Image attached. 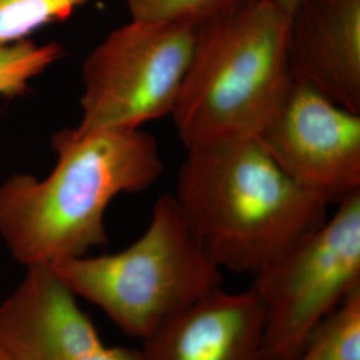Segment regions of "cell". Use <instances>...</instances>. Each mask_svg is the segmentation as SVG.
<instances>
[{
  "instance_id": "5b68a950",
  "label": "cell",
  "mask_w": 360,
  "mask_h": 360,
  "mask_svg": "<svg viewBox=\"0 0 360 360\" xmlns=\"http://www.w3.org/2000/svg\"><path fill=\"white\" fill-rule=\"evenodd\" d=\"M254 276L263 359L294 360L315 326L360 288V193Z\"/></svg>"
},
{
  "instance_id": "ba28073f",
  "label": "cell",
  "mask_w": 360,
  "mask_h": 360,
  "mask_svg": "<svg viewBox=\"0 0 360 360\" xmlns=\"http://www.w3.org/2000/svg\"><path fill=\"white\" fill-rule=\"evenodd\" d=\"M0 356L7 360H144L142 349L108 347L77 296L50 266H32L0 303Z\"/></svg>"
},
{
  "instance_id": "8fae6325",
  "label": "cell",
  "mask_w": 360,
  "mask_h": 360,
  "mask_svg": "<svg viewBox=\"0 0 360 360\" xmlns=\"http://www.w3.org/2000/svg\"><path fill=\"white\" fill-rule=\"evenodd\" d=\"M294 360H360V288L315 326Z\"/></svg>"
},
{
  "instance_id": "e0dca14e",
  "label": "cell",
  "mask_w": 360,
  "mask_h": 360,
  "mask_svg": "<svg viewBox=\"0 0 360 360\" xmlns=\"http://www.w3.org/2000/svg\"><path fill=\"white\" fill-rule=\"evenodd\" d=\"M263 360H266V359H263Z\"/></svg>"
},
{
  "instance_id": "4fadbf2b",
  "label": "cell",
  "mask_w": 360,
  "mask_h": 360,
  "mask_svg": "<svg viewBox=\"0 0 360 360\" xmlns=\"http://www.w3.org/2000/svg\"><path fill=\"white\" fill-rule=\"evenodd\" d=\"M63 53V47L56 41L38 44L30 39L0 47V99L27 94L31 82L55 65Z\"/></svg>"
},
{
  "instance_id": "30bf717a",
  "label": "cell",
  "mask_w": 360,
  "mask_h": 360,
  "mask_svg": "<svg viewBox=\"0 0 360 360\" xmlns=\"http://www.w3.org/2000/svg\"><path fill=\"white\" fill-rule=\"evenodd\" d=\"M143 342L144 360H263V309L252 288H218Z\"/></svg>"
},
{
  "instance_id": "8992f818",
  "label": "cell",
  "mask_w": 360,
  "mask_h": 360,
  "mask_svg": "<svg viewBox=\"0 0 360 360\" xmlns=\"http://www.w3.org/2000/svg\"><path fill=\"white\" fill-rule=\"evenodd\" d=\"M193 23L132 19L87 55L77 132L141 129L171 115L193 58Z\"/></svg>"
},
{
  "instance_id": "52a82bcc",
  "label": "cell",
  "mask_w": 360,
  "mask_h": 360,
  "mask_svg": "<svg viewBox=\"0 0 360 360\" xmlns=\"http://www.w3.org/2000/svg\"><path fill=\"white\" fill-rule=\"evenodd\" d=\"M255 139L288 178L327 206L360 193V114L307 86L292 82Z\"/></svg>"
},
{
  "instance_id": "7a4b0ae2",
  "label": "cell",
  "mask_w": 360,
  "mask_h": 360,
  "mask_svg": "<svg viewBox=\"0 0 360 360\" xmlns=\"http://www.w3.org/2000/svg\"><path fill=\"white\" fill-rule=\"evenodd\" d=\"M187 151L175 200L219 269L257 275L326 221L327 205L288 178L255 138Z\"/></svg>"
},
{
  "instance_id": "2e32d148",
  "label": "cell",
  "mask_w": 360,
  "mask_h": 360,
  "mask_svg": "<svg viewBox=\"0 0 360 360\" xmlns=\"http://www.w3.org/2000/svg\"><path fill=\"white\" fill-rule=\"evenodd\" d=\"M0 360H7V359H4V358H3V356H0Z\"/></svg>"
},
{
  "instance_id": "9a60e30c",
  "label": "cell",
  "mask_w": 360,
  "mask_h": 360,
  "mask_svg": "<svg viewBox=\"0 0 360 360\" xmlns=\"http://www.w3.org/2000/svg\"><path fill=\"white\" fill-rule=\"evenodd\" d=\"M271 3H274L276 7H279L283 13H291L294 10V7L296 6V3L299 0H270Z\"/></svg>"
},
{
  "instance_id": "277c9868",
  "label": "cell",
  "mask_w": 360,
  "mask_h": 360,
  "mask_svg": "<svg viewBox=\"0 0 360 360\" xmlns=\"http://www.w3.org/2000/svg\"><path fill=\"white\" fill-rule=\"evenodd\" d=\"M50 267L77 297L96 304L123 333L142 340L221 283L220 269L169 193L156 200L147 230L126 250L62 259Z\"/></svg>"
},
{
  "instance_id": "3957f363",
  "label": "cell",
  "mask_w": 360,
  "mask_h": 360,
  "mask_svg": "<svg viewBox=\"0 0 360 360\" xmlns=\"http://www.w3.org/2000/svg\"><path fill=\"white\" fill-rule=\"evenodd\" d=\"M288 15L247 0L196 26L193 58L171 116L186 148L257 138L292 86Z\"/></svg>"
},
{
  "instance_id": "7c38bea8",
  "label": "cell",
  "mask_w": 360,
  "mask_h": 360,
  "mask_svg": "<svg viewBox=\"0 0 360 360\" xmlns=\"http://www.w3.org/2000/svg\"><path fill=\"white\" fill-rule=\"evenodd\" d=\"M89 0H0V47L28 40L38 30L65 22Z\"/></svg>"
},
{
  "instance_id": "9c48e42d",
  "label": "cell",
  "mask_w": 360,
  "mask_h": 360,
  "mask_svg": "<svg viewBox=\"0 0 360 360\" xmlns=\"http://www.w3.org/2000/svg\"><path fill=\"white\" fill-rule=\"evenodd\" d=\"M287 59L292 82L360 114V0H299Z\"/></svg>"
},
{
  "instance_id": "6da1fadb",
  "label": "cell",
  "mask_w": 360,
  "mask_h": 360,
  "mask_svg": "<svg viewBox=\"0 0 360 360\" xmlns=\"http://www.w3.org/2000/svg\"><path fill=\"white\" fill-rule=\"evenodd\" d=\"M51 144L58 159L46 178L20 172L0 184V238L25 269L107 245L110 203L144 191L165 169L156 139L141 129H63Z\"/></svg>"
},
{
  "instance_id": "5bb4252c",
  "label": "cell",
  "mask_w": 360,
  "mask_h": 360,
  "mask_svg": "<svg viewBox=\"0 0 360 360\" xmlns=\"http://www.w3.org/2000/svg\"><path fill=\"white\" fill-rule=\"evenodd\" d=\"M132 19L148 23H193L232 8L247 0H126Z\"/></svg>"
}]
</instances>
